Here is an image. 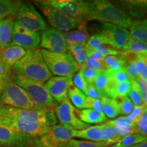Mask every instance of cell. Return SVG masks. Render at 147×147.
I'll return each instance as SVG.
<instances>
[{
	"mask_svg": "<svg viewBox=\"0 0 147 147\" xmlns=\"http://www.w3.org/2000/svg\"><path fill=\"white\" fill-rule=\"evenodd\" d=\"M87 5L86 20H96L104 23L114 24L127 29L132 19L113 3L106 0L85 1Z\"/></svg>",
	"mask_w": 147,
	"mask_h": 147,
	"instance_id": "obj_1",
	"label": "cell"
},
{
	"mask_svg": "<svg viewBox=\"0 0 147 147\" xmlns=\"http://www.w3.org/2000/svg\"><path fill=\"white\" fill-rule=\"evenodd\" d=\"M12 70L42 84H45L53 77L44 59L41 49L38 48L27 51L25 56L15 63Z\"/></svg>",
	"mask_w": 147,
	"mask_h": 147,
	"instance_id": "obj_2",
	"label": "cell"
},
{
	"mask_svg": "<svg viewBox=\"0 0 147 147\" xmlns=\"http://www.w3.org/2000/svg\"><path fill=\"white\" fill-rule=\"evenodd\" d=\"M11 79L27 92L34 104L41 110H55L58 106L59 104L48 93L44 84L27 78L12 70Z\"/></svg>",
	"mask_w": 147,
	"mask_h": 147,
	"instance_id": "obj_3",
	"label": "cell"
},
{
	"mask_svg": "<svg viewBox=\"0 0 147 147\" xmlns=\"http://www.w3.org/2000/svg\"><path fill=\"white\" fill-rule=\"evenodd\" d=\"M1 106L23 110H41L34 104L27 92L16 84L11 77L3 84L0 93V107Z\"/></svg>",
	"mask_w": 147,
	"mask_h": 147,
	"instance_id": "obj_4",
	"label": "cell"
},
{
	"mask_svg": "<svg viewBox=\"0 0 147 147\" xmlns=\"http://www.w3.org/2000/svg\"><path fill=\"white\" fill-rule=\"evenodd\" d=\"M41 52L48 68L55 76H73L80 69L69 52L57 53L44 49H41Z\"/></svg>",
	"mask_w": 147,
	"mask_h": 147,
	"instance_id": "obj_5",
	"label": "cell"
},
{
	"mask_svg": "<svg viewBox=\"0 0 147 147\" xmlns=\"http://www.w3.org/2000/svg\"><path fill=\"white\" fill-rule=\"evenodd\" d=\"M0 115L32 121L50 127L56 125L57 122L55 110H23L1 106L0 107Z\"/></svg>",
	"mask_w": 147,
	"mask_h": 147,
	"instance_id": "obj_6",
	"label": "cell"
},
{
	"mask_svg": "<svg viewBox=\"0 0 147 147\" xmlns=\"http://www.w3.org/2000/svg\"><path fill=\"white\" fill-rule=\"evenodd\" d=\"M15 21L20 26L31 32H43L48 27L45 18L32 3L29 2H20L16 11Z\"/></svg>",
	"mask_w": 147,
	"mask_h": 147,
	"instance_id": "obj_7",
	"label": "cell"
},
{
	"mask_svg": "<svg viewBox=\"0 0 147 147\" xmlns=\"http://www.w3.org/2000/svg\"><path fill=\"white\" fill-rule=\"evenodd\" d=\"M34 3L41 10L51 27L62 32L76 29L83 21L66 15L59 10L46 4L43 1H35Z\"/></svg>",
	"mask_w": 147,
	"mask_h": 147,
	"instance_id": "obj_8",
	"label": "cell"
},
{
	"mask_svg": "<svg viewBox=\"0 0 147 147\" xmlns=\"http://www.w3.org/2000/svg\"><path fill=\"white\" fill-rule=\"evenodd\" d=\"M76 131L67 126L57 124L43 136L34 138L30 147H59L63 143L75 138Z\"/></svg>",
	"mask_w": 147,
	"mask_h": 147,
	"instance_id": "obj_9",
	"label": "cell"
},
{
	"mask_svg": "<svg viewBox=\"0 0 147 147\" xmlns=\"http://www.w3.org/2000/svg\"><path fill=\"white\" fill-rule=\"evenodd\" d=\"M97 34L102 37L104 45L119 51L122 50L130 39L127 29L114 24L103 23Z\"/></svg>",
	"mask_w": 147,
	"mask_h": 147,
	"instance_id": "obj_10",
	"label": "cell"
},
{
	"mask_svg": "<svg viewBox=\"0 0 147 147\" xmlns=\"http://www.w3.org/2000/svg\"><path fill=\"white\" fill-rule=\"evenodd\" d=\"M76 111L77 109L71 104L67 97L55 108V115L60 124L72 128L76 131L89 127V125L84 123L79 119Z\"/></svg>",
	"mask_w": 147,
	"mask_h": 147,
	"instance_id": "obj_11",
	"label": "cell"
},
{
	"mask_svg": "<svg viewBox=\"0 0 147 147\" xmlns=\"http://www.w3.org/2000/svg\"><path fill=\"white\" fill-rule=\"evenodd\" d=\"M46 4L50 5L66 15L81 21H87V5L82 0H45Z\"/></svg>",
	"mask_w": 147,
	"mask_h": 147,
	"instance_id": "obj_12",
	"label": "cell"
},
{
	"mask_svg": "<svg viewBox=\"0 0 147 147\" xmlns=\"http://www.w3.org/2000/svg\"><path fill=\"white\" fill-rule=\"evenodd\" d=\"M0 121L20 133L33 138L40 137L49 131L50 127L12 117L0 115Z\"/></svg>",
	"mask_w": 147,
	"mask_h": 147,
	"instance_id": "obj_13",
	"label": "cell"
},
{
	"mask_svg": "<svg viewBox=\"0 0 147 147\" xmlns=\"http://www.w3.org/2000/svg\"><path fill=\"white\" fill-rule=\"evenodd\" d=\"M40 47L44 50L57 53L68 52L67 44L62 32L48 27L40 34Z\"/></svg>",
	"mask_w": 147,
	"mask_h": 147,
	"instance_id": "obj_14",
	"label": "cell"
},
{
	"mask_svg": "<svg viewBox=\"0 0 147 147\" xmlns=\"http://www.w3.org/2000/svg\"><path fill=\"white\" fill-rule=\"evenodd\" d=\"M34 138L0 121V147H30Z\"/></svg>",
	"mask_w": 147,
	"mask_h": 147,
	"instance_id": "obj_15",
	"label": "cell"
},
{
	"mask_svg": "<svg viewBox=\"0 0 147 147\" xmlns=\"http://www.w3.org/2000/svg\"><path fill=\"white\" fill-rule=\"evenodd\" d=\"M40 44V34L27 30L20 26L15 21L12 31V43L10 46H17L25 50L38 49Z\"/></svg>",
	"mask_w": 147,
	"mask_h": 147,
	"instance_id": "obj_16",
	"label": "cell"
},
{
	"mask_svg": "<svg viewBox=\"0 0 147 147\" xmlns=\"http://www.w3.org/2000/svg\"><path fill=\"white\" fill-rule=\"evenodd\" d=\"M73 76H53L45 84L48 93L58 104L67 97L68 90L73 85Z\"/></svg>",
	"mask_w": 147,
	"mask_h": 147,
	"instance_id": "obj_17",
	"label": "cell"
},
{
	"mask_svg": "<svg viewBox=\"0 0 147 147\" xmlns=\"http://www.w3.org/2000/svg\"><path fill=\"white\" fill-rule=\"evenodd\" d=\"M115 5H118L131 18L139 20L147 15V0L117 1Z\"/></svg>",
	"mask_w": 147,
	"mask_h": 147,
	"instance_id": "obj_18",
	"label": "cell"
},
{
	"mask_svg": "<svg viewBox=\"0 0 147 147\" xmlns=\"http://www.w3.org/2000/svg\"><path fill=\"white\" fill-rule=\"evenodd\" d=\"M27 50L17 46H9L0 49V59L9 70H12L16 63L25 56Z\"/></svg>",
	"mask_w": 147,
	"mask_h": 147,
	"instance_id": "obj_19",
	"label": "cell"
},
{
	"mask_svg": "<svg viewBox=\"0 0 147 147\" xmlns=\"http://www.w3.org/2000/svg\"><path fill=\"white\" fill-rule=\"evenodd\" d=\"M67 44L87 45L90 35L87 29V21H83L75 30L63 32Z\"/></svg>",
	"mask_w": 147,
	"mask_h": 147,
	"instance_id": "obj_20",
	"label": "cell"
},
{
	"mask_svg": "<svg viewBox=\"0 0 147 147\" xmlns=\"http://www.w3.org/2000/svg\"><path fill=\"white\" fill-rule=\"evenodd\" d=\"M106 123L113 127L117 133L121 137L125 136L129 134L138 133L136 125L132 121L128 120L126 116L120 117Z\"/></svg>",
	"mask_w": 147,
	"mask_h": 147,
	"instance_id": "obj_21",
	"label": "cell"
},
{
	"mask_svg": "<svg viewBox=\"0 0 147 147\" xmlns=\"http://www.w3.org/2000/svg\"><path fill=\"white\" fill-rule=\"evenodd\" d=\"M14 22L15 17L12 16L0 20V49L11 45Z\"/></svg>",
	"mask_w": 147,
	"mask_h": 147,
	"instance_id": "obj_22",
	"label": "cell"
},
{
	"mask_svg": "<svg viewBox=\"0 0 147 147\" xmlns=\"http://www.w3.org/2000/svg\"><path fill=\"white\" fill-rule=\"evenodd\" d=\"M128 29L130 38L147 43V18L132 21Z\"/></svg>",
	"mask_w": 147,
	"mask_h": 147,
	"instance_id": "obj_23",
	"label": "cell"
},
{
	"mask_svg": "<svg viewBox=\"0 0 147 147\" xmlns=\"http://www.w3.org/2000/svg\"><path fill=\"white\" fill-rule=\"evenodd\" d=\"M113 82L108 69L100 70L95 78L93 85L97 88L104 97H108V91Z\"/></svg>",
	"mask_w": 147,
	"mask_h": 147,
	"instance_id": "obj_24",
	"label": "cell"
},
{
	"mask_svg": "<svg viewBox=\"0 0 147 147\" xmlns=\"http://www.w3.org/2000/svg\"><path fill=\"white\" fill-rule=\"evenodd\" d=\"M77 115L82 122L89 124L102 123L107 121L105 115H102L92 109L77 110Z\"/></svg>",
	"mask_w": 147,
	"mask_h": 147,
	"instance_id": "obj_25",
	"label": "cell"
},
{
	"mask_svg": "<svg viewBox=\"0 0 147 147\" xmlns=\"http://www.w3.org/2000/svg\"><path fill=\"white\" fill-rule=\"evenodd\" d=\"M102 110L106 118L115 119L121 115L119 101L108 97H104L101 99Z\"/></svg>",
	"mask_w": 147,
	"mask_h": 147,
	"instance_id": "obj_26",
	"label": "cell"
},
{
	"mask_svg": "<svg viewBox=\"0 0 147 147\" xmlns=\"http://www.w3.org/2000/svg\"><path fill=\"white\" fill-rule=\"evenodd\" d=\"M75 138L88 140L91 142H102V131L100 125L95 126H89V127L76 131Z\"/></svg>",
	"mask_w": 147,
	"mask_h": 147,
	"instance_id": "obj_27",
	"label": "cell"
},
{
	"mask_svg": "<svg viewBox=\"0 0 147 147\" xmlns=\"http://www.w3.org/2000/svg\"><path fill=\"white\" fill-rule=\"evenodd\" d=\"M131 83L129 82H121V83H113L108 91V97L115 100H120L127 97L131 91Z\"/></svg>",
	"mask_w": 147,
	"mask_h": 147,
	"instance_id": "obj_28",
	"label": "cell"
},
{
	"mask_svg": "<svg viewBox=\"0 0 147 147\" xmlns=\"http://www.w3.org/2000/svg\"><path fill=\"white\" fill-rule=\"evenodd\" d=\"M68 52L71 55L75 61L81 67L87 59V45L67 44Z\"/></svg>",
	"mask_w": 147,
	"mask_h": 147,
	"instance_id": "obj_29",
	"label": "cell"
},
{
	"mask_svg": "<svg viewBox=\"0 0 147 147\" xmlns=\"http://www.w3.org/2000/svg\"><path fill=\"white\" fill-rule=\"evenodd\" d=\"M67 97L71 104L77 110L85 109V102L87 96L80 90L72 85L69 88L67 93Z\"/></svg>",
	"mask_w": 147,
	"mask_h": 147,
	"instance_id": "obj_30",
	"label": "cell"
},
{
	"mask_svg": "<svg viewBox=\"0 0 147 147\" xmlns=\"http://www.w3.org/2000/svg\"><path fill=\"white\" fill-rule=\"evenodd\" d=\"M102 136V142L108 145L119 142L122 137L117 133L116 130L110 125L104 123L100 125Z\"/></svg>",
	"mask_w": 147,
	"mask_h": 147,
	"instance_id": "obj_31",
	"label": "cell"
},
{
	"mask_svg": "<svg viewBox=\"0 0 147 147\" xmlns=\"http://www.w3.org/2000/svg\"><path fill=\"white\" fill-rule=\"evenodd\" d=\"M120 51L134 55H146L147 43L130 38L127 43Z\"/></svg>",
	"mask_w": 147,
	"mask_h": 147,
	"instance_id": "obj_32",
	"label": "cell"
},
{
	"mask_svg": "<svg viewBox=\"0 0 147 147\" xmlns=\"http://www.w3.org/2000/svg\"><path fill=\"white\" fill-rule=\"evenodd\" d=\"M21 1L0 0V20L8 17H15L18 5Z\"/></svg>",
	"mask_w": 147,
	"mask_h": 147,
	"instance_id": "obj_33",
	"label": "cell"
},
{
	"mask_svg": "<svg viewBox=\"0 0 147 147\" xmlns=\"http://www.w3.org/2000/svg\"><path fill=\"white\" fill-rule=\"evenodd\" d=\"M103 62L107 67V69L111 71H117L124 69L126 63L125 60L120 54V52L118 55H110L106 57Z\"/></svg>",
	"mask_w": 147,
	"mask_h": 147,
	"instance_id": "obj_34",
	"label": "cell"
},
{
	"mask_svg": "<svg viewBox=\"0 0 147 147\" xmlns=\"http://www.w3.org/2000/svg\"><path fill=\"white\" fill-rule=\"evenodd\" d=\"M106 145L108 144L104 142H95L73 138L63 143L59 147H104Z\"/></svg>",
	"mask_w": 147,
	"mask_h": 147,
	"instance_id": "obj_35",
	"label": "cell"
},
{
	"mask_svg": "<svg viewBox=\"0 0 147 147\" xmlns=\"http://www.w3.org/2000/svg\"><path fill=\"white\" fill-rule=\"evenodd\" d=\"M147 140V136L142 134L136 133L122 137L119 143L125 147H131Z\"/></svg>",
	"mask_w": 147,
	"mask_h": 147,
	"instance_id": "obj_36",
	"label": "cell"
},
{
	"mask_svg": "<svg viewBox=\"0 0 147 147\" xmlns=\"http://www.w3.org/2000/svg\"><path fill=\"white\" fill-rule=\"evenodd\" d=\"M131 91L129 94V98L131 101L134 104V106H144V102H143L142 96H141L140 92L138 87L137 82L136 80H131Z\"/></svg>",
	"mask_w": 147,
	"mask_h": 147,
	"instance_id": "obj_37",
	"label": "cell"
},
{
	"mask_svg": "<svg viewBox=\"0 0 147 147\" xmlns=\"http://www.w3.org/2000/svg\"><path fill=\"white\" fill-rule=\"evenodd\" d=\"M119 108L121 110V115L128 116L133 111L134 105L128 97L119 100Z\"/></svg>",
	"mask_w": 147,
	"mask_h": 147,
	"instance_id": "obj_38",
	"label": "cell"
},
{
	"mask_svg": "<svg viewBox=\"0 0 147 147\" xmlns=\"http://www.w3.org/2000/svg\"><path fill=\"white\" fill-rule=\"evenodd\" d=\"M72 82L73 85L75 87H76L77 89L80 90L82 92L85 91L88 84L86 80H84L83 74H82L81 69H79L78 72H76L75 74V75H74L72 78Z\"/></svg>",
	"mask_w": 147,
	"mask_h": 147,
	"instance_id": "obj_39",
	"label": "cell"
},
{
	"mask_svg": "<svg viewBox=\"0 0 147 147\" xmlns=\"http://www.w3.org/2000/svg\"><path fill=\"white\" fill-rule=\"evenodd\" d=\"M80 69H82V74H83V76L84 80H86L87 84H93L95 78L100 70H97V69L89 68V67H85L84 65H82L80 67Z\"/></svg>",
	"mask_w": 147,
	"mask_h": 147,
	"instance_id": "obj_40",
	"label": "cell"
},
{
	"mask_svg": "<svg viewBox=\"0 0 147 147\" xmlns=\"http://www.w3.org/2000/svg\"><path fill=\"white\" fill-rule=\"evenodd\" d=\"M109 71L113 83H121L130 81V79L124 69L117 71Z\"/></svg>",
	"mask_w": 147,
	"mask_h": 147,
	"instance_id": "obj_41",
	"label": "cell"
},
{
	"mask_svg": "<svg viewBox=\"0 0 147 147\" xmlns=\"http://www.w3.org/2000/svg\"><path fill=\"white\" fill-rule=\"evenodd\" d=\"M85 109H92L94 110L95 111L97 112L101 115H104L102 110V103L101 100H97V99H93L91 97H87L86 98L85 102Z\"/></svg>",
	"mask_w": 147,
	"mask_h": 147,
	"instance_id": "obj_42",
	"label": "cell"
},
{
	"mask_svg": "<svg viewBox=\"0 0 147 147\" xmlns=\"http://www.w3.org/2000/svg\"><path fill=\"white\" fill-rule=\"evenodd\" d=\"M147 107L146 106H134L133 111L129 115L126 116L128 120L132 121L134 124L136 125V123L137 121L140 118L143 113H144L145 110H146Z\"/></svg>",
	"mask_w": 147,
	"mask_h": 147,
	"instance_id": "obj_43",
	"label": "cell"
},
{
	"mask_svg": "<svg viewBox=\"0 0 147 147\" xmlns=\"http://www.w3.org/2000/svg\"><path fill=\"white\" fill-rule=\"evenodd\" d=\"M103 45H104V42L103 41L102 37L97 33L90 37L89 41L87 43V47L92 49H94V50H96Z\"/></svg>",
	"mask_w": 147,
	"mask_h": 147,
	"instance_id": "obj_44",
	"label": "cell"
},
{
	"mask_svg": "<svg viewBox=\"0 0 147 147\" xmlns=\"http://www.w3.org/2000/svg\"><path fill=\"white\" fill-rule=\"evenodd\" d=\"M136 82H137L144 106L147 107V80H144L138 77Z\"/></svg>",
	"mask_w": 147,
	"mask_h": 147,
	"instance_id": "obj_45",
	"label": "cell"
},
{
	"mask_svg": "<svg viewBox=\"0 0 147 147\" xmlns=\"http://www.w3.org/2000/svg\"><path fill=\"white\" fill-rule=\"evenodd\" d=\"M12 70H9L3 62L0 59V87L3 85L11 77Z\"/></svg>",
	"mask_w": 147,
	"mask_h": 147,
	"instance_id": "obj_46",
	"label": "cell"
},
{
	"mask_svg": "<svg viewBox=\"0 0 147 147\" xmlns=\"http://www.w3.org/2000/svg\"><path fill=\"white\" fill-rule=\"evenodd\" d=\"M84 93L86 95V96L93 99H97V100H101L102 97H104V95L93 85V84H88Z\"/></svg>",
	"mask_w": 147,
	"mask_h": 147,
	"instance_id": "obj_47",
	"label": "cell"
},
{
	"mask_svg": "<svg viewBox=\"0 0 147 147\" xmlns=\"http://www.w3.org/2000/svg\"><path fill=\"white\" fill-rule=\"evenodd\" d=\"M83 65L85 67H89V68L97 69V70H104V69H107L105 64L103 61H99L91 59H87L85 63Z\"/></svg>",
	"mask_w": 147,
	"mask_h": 147,
	"instance_id": "obj_48",
	"label": "cell"
},
{
	"mask_svg": "<svg viewBox=\"0 0 147 147\" xmlns=\"http://www.w3.org/2000/svg\"><path fill=\"white\" fill-rule=\"evenodd\" d=\"M87 59H91L99 61H103L106 57L105 55L102 54V53L98 52V51H97L96 50L91 49V48L87 47Z\"/></svg>",
	"mask_w": 147,
	"mask_h": 147,
	"instance_id": "obj_49",
	"label": "cell"
},
{
	"mask_svg": "<svg viewBox=\"0 0 147 147\" xmlns=\"http://www.w3.org/2000/svg\"><path fill=\"white\" fill-rule=\"evenodd\" d=\"M96 51L101 53L104 55H105L106 57L110 56V55H118L119 54V52H120L119 51L116 50V49H113V48L110 47V46L106 45L98 48V49H96Z\"/></svg>",
	"mask_w": 147,
	"mask_h": 147,
	"instance_id": "obj_50",
	"label": "cell"
},
{
	"mask_svg": "<svg viewBox=\"0 0 147 147\" xmlns=\"http://www.w3.org/2000/svg\"><path fill=\"white\" fill-rule=\"evenodd\" d=\"M136 126L139 134L147 136V123L144 122L141 119H138L136 123Z\"/></svg>",
	"mask_w": 147,
	"mask_h": 147,
	"instance_id": "obj_51",
	"label": "cell"
},
{
	"mask_svg": "<svg viewBox=\"0 0 147 147\" xmlns=\"http://www.w3.org/2000/svg\"><path fill=\"white\" fill-rule=\"evenodd\" d=\"M139 119H141V120L144 121V122L147 123V108H146V110L144 111V113L142 114V116L140 117V118Z\"/></svg>",
	"mask_w": 147,
	"mask_h": 147,
	"instance_id": "obj_52",
	"label": "cell"
},
{
	"mask_svg": "<svg viewBox=\"0 0 147 147\" xmlns=\"http://www.w3.org/2000/svg\"><path fill=\"white\" fill-rule=\"evenodd\" d=\"M104 147H125V146H123V145L121 144L119 142H117V143H115V144H113L106 145Z\"/></svg>",
	"mask_w": 147,
	"mask_h": 147,
	"instance_id": "obj_53",
	"label": "cell"
},
{
	"mask_svg": "<svg viewBox=\"0 0 147 147\" xmlns=\"http://www.w3.org/2000/svg\"><path fill=\"white\" fill-rule=\"evenodd\" d=\"M131 147H147V140L144 141L142 143H140L138 144L135 145V146H131Z\"/></svg>",
	"mask_w": 147,
	"mask_h": 147,
	"instance_id": "obj_54",
	"label": "cell"
},
{
	"mask_svg": "<svg viewBox=\"0 0 147 147\" xmlns=\"http://www.w3.org/2000/svg\"><path fill=\"white\" fill-rule=\"evenodd\" d=\"M2 87H0V93H1V90H2Z\"/></svg>",
	"mask_w": 147,
	"mask_h": 147,
	"instance_id": "obj_55",
	"label": "cell"
}]
</instances>
